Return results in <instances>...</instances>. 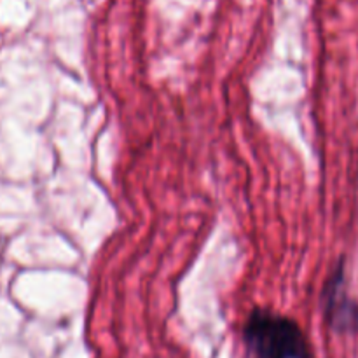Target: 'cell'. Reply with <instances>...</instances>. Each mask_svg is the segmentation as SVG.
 <instances>
[{
    "label": "cell",
    "instance_id": "cell-1",
    "mask_svg": "<svg viewBox=\"0 0 358 358\" xmlns=\"http://www.w3.org/2000/svg\"><path fill=\"white\" fill-rule=\"evenodd\" d=\"M243 345L247 358H313L308 336L296 320L262 308L248 315Z\"/></svg>",
    "mask_w": 358,
    "mask_h": 358
},
{
    "label": "cell",
    "instance_id": "cell-2",
    "mask_svg": "<svg viewBox=\"0 0 358 358\" xmlns=\"http://www.w3.org/2000/svg\"><path fill=\"white\" fill-rule=\"evenodd\" d=\"M324 308L327 320L336 331L357 332L358 331V303L350 299L345 289V268L343 264L336 269L331 282L325 287Z\"/></svg>",
    "mask_w": 358,
    "mask_h": 358
}]
</instances>
